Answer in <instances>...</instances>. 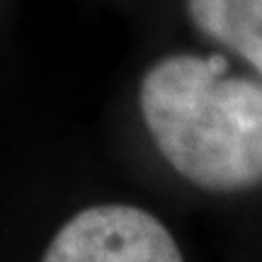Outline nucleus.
<instances>
[{
	"instance_id": "obj_1",
	"label": "nucleus",
	"mask_w": 262,
	"mask_h": 262,
	"mask_svg": "<svg viewBox=\"0 0 262 262\" xmlns=\"http://www.w3.org/2000/svg\"><path fill=\"white\" fill-rule=\"evenodd\" d=\"M139 104L156 148L187 182L214 192L262 185V83L228 75L226 58H160Z\"/></svg>"
},
{
	"instance_id": "obj_2",
	"label": "nucleus",
	"mask_w": 262,
	"mask_h": 262,
	"mask_svg": "<svg viewBox=\"0 0 262 262\" xmlns=\"http://www.w3.org/2000/svg\"><path fill=\"white\" fill-rule=\"evenodd\" d=\"M41 262H185L165 224L131 204L88 206L66 221Z\"/></svg>"
},
{
	"instance_id": "obj_3",
	"label": "nucleus",
	"mask_w": 262,
	"mask_h": 262,
	"mask_svg": "<svg viewBox=\"0 0 262 262\" xmlns=\"http://www.w3.org/2000/svg\"><path fill=\"white\" fill-rule=\"evenodd\" d=\"M194 27L231 49L262 78V0H187Z\"/></svg>"
}]
</instances>
